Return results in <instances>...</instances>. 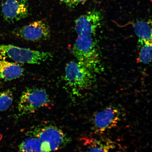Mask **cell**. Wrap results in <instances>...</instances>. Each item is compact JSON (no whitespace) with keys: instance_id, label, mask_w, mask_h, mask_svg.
<instances>
[{"instance_id":"obj_15","label":"cell","mask_w":152,"mask_h":152,"mask_svg":"<svg viewBox=\"0 0 152 152\" xmlns=\"http://www.w3.org/2000/svg\"><path fill=\"white\" fill-rule=\"evenodd\" d=\"M12 91L7 90L0 92V112L6 111L12 103Z\"/></svg>"},{"instance_id":"obj_6","label":"cell","mask_w":152,"mask_h":152,"mask_svg":"<svg viewBox=\"0 0 152 152\" xmlns=\"http://www.w3.org/2000/svg\"><path fill=\"white\" fill-rule=\"evenodd\" d=\"M121 112L118 108L109 106L95 113L92 118L93 131L96 134L103 133L115 128L121 120Z\"/></svg>"},{"instance_id":"obj_8","label":"cell","mask_w":152,"mask_h":152,"mask_svg":"<svg viewBox=\"0 0 152 152\" xmlns=\"http://www.w3.org/2000/svg\"><path fill=\"white\" fill-rule=\"evenodd\" d=\"M1 8L4 18L9 23L23 20L29 14L28 0H4Z\"/></svg>"},{"instance_id":"obj_3","label":"cell","mask_w":152,"mask_h":152,"mask_svg":"<svg viewBox=\"0 0 152 152\" xmlns=\"http://www.w3.org/2000/svg\"><path fill=\"white\" fill-rule=\"evenodd\" d=\"M0 56L7 57L18 63L28 64H40L53 58L50 53L11 45L0 44Z\"/></svg>"},{"instance_id":"obj_2","label":"cell","mask_w":152,"mask_h":152,"mask_svg":"<svg viewBox=\"0 0 152 152\" xmlns=\"http://www.w3.org/2000/svg\"><path fill=\"white\" fill-rule=\"evenodd\" d=\"M28 136L34 137L41 143L42 152H52L66 147L71 138L63 131L52 125L36 127L28 132Z\"/></svg>"},{"instance_id":"obj_13","label":"cell","mask_w":152,"mask_h":152,"mask_svg":"<svg viewBox=\"0 0 152 152\" xmlns=\"http://www.w3.org/2000/svg\"><path fill=\"white\" fill-rule=\"evenodd\" d=\"M18 149L20 152H42L40 142L37 138L31 136H28L23 140Z\"/></svg>"},{"instance_id":"obj_12","label":"cell","mask_w":152,"mask_h":152,"mask_svg":"<svg viewBox=\"0 0 152 152\" xmlns=\"http://www.w3.org/2000/svg\"><path fill=\"white\" fill-rule=\"evenodd\" d=\"M151 23L145 21H138L134 25V30L142 45L146 42H152Z\"/></svg>"},{"instance_id":"obj_16","label":"cell","mask_w":152,"mask_h":152,"mask_svg":"<svg viewBox=\"0 0 152 152\" xmlns=\"http://www.w3.org/2000/svg\"><path fill=\"white\" fill-rule=\"evenodd\" d=\"M87 0H60L62 3L70 8H75L80 5L84 4Z\"/></svg>"},{"instance_id":"obj_9","label":"cell","mask_w":152,"mask_h":152,"mask_svg":"<svg viewBox=\"0 0 152 152\" xmlns=\"http://www.w3.org/2000/svg\"><path fill=\"white\" fill-rule=\"evenodd\" d=\"M102 16L100 11L93 10L81 15L75 21V28L78 35L92 36L100 25Z\"/></svg>"},{"instance_id":"obj_4","label":"cell","mask_w":152,"mask_h":152,"mask_svg":"<svg viewBox=\"0 0 152 152\" xmlns=\"http://www.w3.org/2000/svg\"><path fill=\"white\" fill-rule=\"evenodd\" d=\"M65 80L73 90L78 91L90 88L94 78L90 70L80 63L73 61L66 66Z\"/></svg>"},{"instance_id":"obj_5","label":"cell","mask_w":152,"mask_h":152,"mask_svg":"<svg viewBox=\"0 0 152 152\" xmlns=\"http://www.w3.org/2000/svg\"><path fill=\"white\" fill-rule=\"evenodd\" d=\"M48 94L44 89L37 88L26 89L22 92L18 104L19 116L28 115L48 105Z\"/></svg>"},{"instance_id":"obj_11","label":"cell","mask_w":152,"mask_h":152,"mask_svg":"<svg viewBox=\"0 0 152 152\" xmlns=\"http://www.w3.org/2000/svg\"><path fill=\"white\" fill-rule=\"evenodd\" d=\"M84 144L86 149L85 152H110L115 148V142L107 139L87 137L85 138Z\"/></svg>"},{"instance_id":"obj_14","label":"cell","mask_w":152,"mask_h":152,"mask_svg":"<svg viewBox=\"0 0 152 152\" xmlns=\"http://www.w3.org/2000/svg\"><path fill=\"white\" fill-rule=\"evenodd\" d=\"M142 45L139 53V59L142 64H149L152 59V42L145 43Z\"/></svg>"},{"instance_id":"obj_17","label":"cell","mask_w":152,"mask_h":152,"mask_svg":"<svg viewBox=\"0 0 152 152\" xmlns=\"http://www.w3.org/2000/svg\"><path fill=\"white\" fill-rule=\"evenodd\" d=\"M119 152V151H111V152Z\"/></svg>"},{"instance_id":"obj_7","label":"cell","mask_w":152,"mask_h":152,"mask_svg":"<svg viewBox=\"0 0 152 152\" xmlns=\"http://www.w3.org/2000/svg\"><path fill=\"white\" fill-rule=\"evenodd\" d=\"M17 37L26 40L38 41L48 39L50 36L49 26L43 20H37L15 30Z\"/></svg>"},{"instance_id":"obj_1","label":"cell","mask_w":152,"mask_h":152,"mask_svg":"<svg viewBox=\"0 0 152 152\" xmlns=\"http://www.w3.org/2000/svg\"><path fill=\"white\" fill-rule=\"evenodd\" d=\"M72 52L77 61L93 73H98L102 71L97 45L92 36L78 35Z\"/></svg>"},{"instance_id":"obj_10","label":"cell","mask_w":152,"mask_h":152,"mask_svg":"<svg viewBox=\"0 0 152 152\" xmlns=\"http://www.w3.org/2000/svg\"><path fill=\"white\" fill-rule=\"evenodd\" d=\"M23 68L18 63L0 60V79L6 81L12 80L23 75Z\"/></svg>"}]
</instances>
